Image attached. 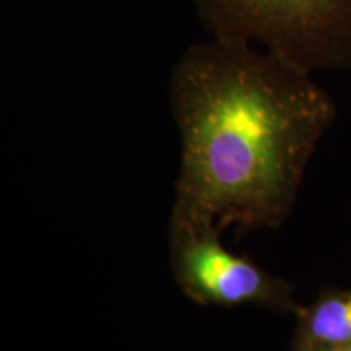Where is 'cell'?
<instances>
[{"label": "cell", "instance_id": "3", "mask_svg": "<svg viewBox=\"0 0 351 351\" xmlns=\"http://www.w3.org/2000/svg\"><path fill=\"white\" fill-rule=\"evenodd\" d=\"M223 236L169 230V265L174 283L199 306L258 307L278 314L300 313L295 289L251 258L231 252Z\"/></svg>", "mask_w": 351, "mask_h": 351}, {"label": "cell", "instance_id": "1", "mask_svg": "<svg viewBox=\"0 0 351 351\" xmlns=\"http://www.w3.org/2000/svg\"><path fill=\"white\" fill-rule=\"evenodd\" d=\"M168 98L181 138L169 230L243 236L282 226L337 117L313 73L210 38L176 62Z\"/></svg>", "mask_w": 351, "mask_h": 351}, {"label": "cell", "instance_id": "4", "mask_svg": "<svg viewBox=\"0 0 351 351\" xmlns=\"http://www.w3.org/2000/svg\"><path fill=\"white\" fill-rule=\"evenodd\" d=\"M293 351L351 345V289H327L296 314Z\"/></svg>", "mask_w": 351, "mask_h": 351}, {"label": "cell", "instance_id": "5", "mask_svg": "<svg viewBox=\"0 0 351 351\" xmlns=\"http://www.w3.org/2000/svg\"><path fill=\"white\" fill-rule=\"evenodd\" d=\"M319 351H351V345L335 346V348H326V350H319Z\"/></svg>", "mask_w": 351, "mask_h": 351}, {"label": "cell", "instance_id": "2", "mask_svg": "<svg viewBox=\"0 0 351 351\" xmlns=\"http://www.w3.org/2000/svg\"><path fill=\"white\" fill-rule=\"evenodd\" d=\"M210 38L245 43L304 72L351 70V0H192Z\"/></svg>", "mask_w": 351, "mask_h": 351}]
</instances>
